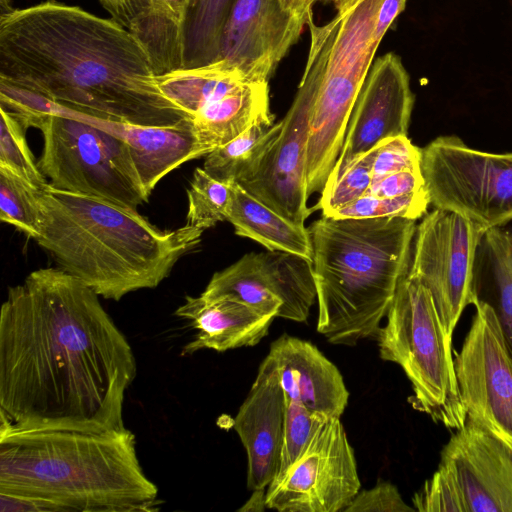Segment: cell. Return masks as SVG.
<instances>
[{"label":"cell","instance_id":"6da1fadb","mask_svg":"<svg viewBox=\"0 0 512 512\" xmlns=\"http://www.w3.org/2000/svg\"><path fill=\"white\" fill-rule=\"evenodd\" d=\"M79 279L53 267L8 289L0 310V419L19 428H124L132 347Z\"/></svg>","mask_w":512,"mask_h":512},{"label":"cell","instance_id":"7a4b0ae2","mask_svg":"<svg viewBox=\"0 0 512 512\" xmlns=\"http://www.w3.org/2000/svg\"><path fill=\"white\" fill-rule=\"evenodd\" d=\"M125 26L47 0L0 16V82L92 117L142 126L188 118L166 99Z\"/></svg>","mask_w":512,"mask_h":512},{"label":"cell","instance_id":"3957f363","mask_svg":"<svg viewBox=\"0 0 512 512\" xmlns=\"http://www.w3.org/2000/svg\"><path fill=\"white\" fill-rule=\"evenodd\" d=\"M0 491L53 502L62 512L159 509L158 487L126 427L19 428L0 419Z\"/></svg>","mask_w":512,"mask_h":512},{"label":"cell","instance_id":"277c9868","mask_svg":"<svg viewBox=\"0 0 512 512\" xmlns=\"http://www.w3.org/2000/svg\"><path fill=\"white\" fill-rule=\"evenodd\" d=\"M35 239L58 267L100 297L119 301L157 287L201 243L203 230L185 224L162 230L137 209L48 184L40 191Z\"/></svg>","mask_w":512,"mask_h":512},{"label":"cell","instance_id":"5b68a950","mask_svg":"<svg viewBox=\"0 0 512 512\" xmlns=\"http://www.w3.org/2000/svg\"><path fill=\"white\" fill-rule=\"evenodd\" d=\"M416 220L323 216L308 230L317 291V331L330 343L376 339L408 272Z\"/></svg>","mask_w":512,"mask_h":512},{"label":"cell","instance_id":"8992f818","mask_svg":"<svg viewBox=\"0 0 512 512\" xmlns=\"http://www.w3.org/2000/svg\"><path fill=\"white\" fill-rule=\"evenodd\" d=\"M383 0H338L336 15L307 21L310 47L300 83L312 94L306 179L308 198L321 193L341 152L357 97L381 42L376 22Z\"/></svg>","mask_w":512,"mask_h":512},{"label":"cell","instance_id":"52a82bcc","mask_svg":"<svg viewBox=\"0 0 512 512\" xmlns=\"http://www.w3.org/2000/svg\"><path fill=\"white\" fill-rule=\"evenodd\" d=\"M0 105L39 129L38 165L56 189L137 209L149 200L126 142L85 114L0 83Z\"/></svg>","mask_w":512,"mask_h":512},{"label":"cell","instance_id":"ba28073f","mask_svg":"<svg viewBox=\"0 0 512 512\" xmlns=\"http://www.w3.org/2000/svg\"><path fill=\"white\" fill-rule=\"evenodd\" d=\"M379 329V355L398 364L409 379L412 407L450 429L461 428L467 413L456 379L451 344L429 290L407 272L400 280Z\"/></svg>","mask_w":512,"mask_h":512},{"label":"cell","instance_id":"9c48e42d","mask_svg":"<svg viewBox=\"0 0 512 512\" xmlns=\"http://www.w3.org/2000/svg\"><path fill=\"white\" fill-rule=\"evenodd\" d=\"M420 170L434 209L457 213L484 230L512 220V152H485L443 135L421 149Z\"/></svg>","mask_w":512,"mask_h":512},{"label":"cell","instance_id":"30bf717a","mask_svg":"<svg viewBox=\"0 0 512 512\" xmlns=\"http://www.w3.org/2000/svg\"><path fill=\"white\" fill-rule=\"evenodd\" d=\"M484 231L467 218L440 209L426 214L416 228L408 272L429 290L450 342L462 312L475 303L473 263Z\"/></svg>","mask_w":512,"mask_h":512},{"label":"cell","instance_id":"8fae6325","mask_svg":"<svg viewBox=\"0 0 512 512\" xmlns=\"http://www.w3.org/2000/svg\"><path fill=\"white\" fill-rule=\"evenodd\" d=\"M360 487L345 429L340 418H329L300 457L266 488V506L279 512L344 511Z\"/></svg>","mask_w":512,"mask_h":512},{"label":"cell","instance_id":"7c38bea8","mask_svg":"<svg viewBox=\"0 0 512 512\" xmlns=\"http://www.w3.org/2000/svg\"><path fill=\"white\" fill-rule=\"evenodd\" d=\"M454 369L467 417L512 445V349L493 308L477 300Z\"/></svg>","mask_w":512,"mask_h":512},{"label":"cell","instance_id":"4fadbf2b","mask_svg":"<svg viewBox=\"0 0 512 512\" xmlns=\"http://www.w3.org/2000/svg\"><path fill=\"white\" fill-rule=\"evenodd\" d=\"M415 96L400 56L389 52L372 63L352 110L344 143L325 185L388 138L407 136Z\"/></svg>","mask_w":512,"mask_h":512},{"label":"cell","instance_id":"5bb4252c","mask_svg":"<svg viewBox=\"0 0 512 512\" xmlns=\"http://www.w3.org/2000/svg\"><path fill=\"white\" fill-rule=\"evenodd\" d=\"M312 94L301 83L279 135L266 153L257 173L239 184L263 204L289 221L304 225L307 207V144Z\"/></svg>","mask_w":512,"mask_h":512},{"label":"cell","instance_id":"9a60e30c","mask_svg":"<svg viewBox=\"0 0 512 512\" xmlns=\"http://www.w3.org/2000/svg\"><path fill=\"white\" fill-rule=\"evenodd\" d=\"M466 512H512V445L467 417L441 451Z\"/></svg>","mask_w":512,"mask_h":512},{"label":"cell","instance_id":"2e32d148","mask_svg":"<svg viewBox=\"0 0 512 512\" xmlns=\"http://www.w3.org/2000/svg\"><path fill=\"white\" fill-rule=\"evenodd\" d=\"M306 23L280 0H236L223 31L219 60L251 82H268Z\"/></svg>","mask_w":512,"mask_h":512},{"label":"cell","instance_id":"e0dca14e","mask_svg":"<svg viewBox=\"0 0 512 512\" xmlns=\"http://www.w3.org/2000/svg\"><path fill=\"white\" fill-rule=\"evenodd\" d=\"M285 410L276 361L268 353L233 424L247 453L249 490L266 489L278 474Z\"/></svg>","mask_w":512,"mask_h":512},{"label":"cell","instance_id":"ac0fdd59","mask_svg":"<svg viewBox=\"0 0 512 512\" xmlns=\"http://www.w3.org/2000/svg\"><path fill=\"white\" fill-rule=\"evenodd\" d=\"M269 354L276 361L284 394L327 419L340 418L349 392L338 368L311 342L281 335Z\"/></svg>","mask_w":512,"mask_h":512},{"label":"cell","instance_id":"d6986e66","mask_svg":"<svg viewBox=\"0 0 512 512\" xmlns=\"http://www.w3.org/2000/svg\"><path fill=\"white\" fill-rule=\"evenodd\" d=\"M175 315L191 323L195 337L183 348V355L202 349L224 352L254 346L269 332L274 316L260 313L230 296H186Z\"/></svg>","mask_w":512,"mask_h":512},{"label":"cell","instance_id":"ffe728a7","mask_svg":"<svg viewBox=\"0 0 512 512\" xmlns=\"http://www.w3.org/2000/svg\"><path fill=\"white\" fill-rule=\"evenodd\" d=\"M87 116L126 142L149 196L174 169L208 154L189 118L171 125L142 126Z\"/></svg>","mask_w":512,"mask_h":512},{"label":"cell","instance_id":"44dd1931","mask_svg":"<svg viewBox=\"0 0 512 512\" xmlns=\"http://www.w3.org/2000/svg\"><path fill=\"white\" fill-rule=\"evenodd\" d=\"M272 116L268 82L244 80L228 93L207 103L191 121L200 143L209 154L259 120Z\"/></svg>","mask_w":512,"mask_h":512},{"label":"cell","instance_id":"7402d4cb","mask_svg":"<svg viewBox=\"0 0 512 512\" xmlns=\"http://www.w3.org/2000/svg\"><path fill=\"white\" fill-rule=\"evenodd\" d=\"M226 221L233 225L235 234L252 239L269 251L290 252L312 260L308 228L289 221L236 182L231 184Z\"/></svg>","mask_w":512,"mask_h":512},{"label":"cell","instance_id":"603a6c76","mask_svg":"<svg viewBox=\"0 0 512 512\" xmlns=\"http://www.w3.org/2000/svg\"><path fill=\"white\" fill-rule=\"evenodd\" d=\"M472 288L496 313L512 349V230L483 232L474 257Z\"/></svg>","mask_w":512,"mask_h":512},{"label":"cell","instance_id":"cb8c5ba5","mask_svg":"<svg viewBox=\"0 0 512 512\" xmlns=\"http://www.w3.org/2000/svg\"><path fill=\"white\" fill-rule=\"evenodd\" d=\"M246 80L236 69L222 60L157 74L155 82L163 96L189 119L207 103L226 94Z\"/></svg>","mask_w":512,"mask_h":512},{"label":"cell","instance_id":"d4e9b609","mask_svg":"<svg viewBox=\"0 0 512 512\" xmlns=\"http://www.w3.org/2000/svg\"><path fill=\"white\" fill-rule=\"evenodd\" d=\"M236 0H186L180 26V68L219 60L223 31Z\"/></svg>","mask_w":512,"mask_h":512},{"label":"cell","instance_id":"484cf974","mask_svg":"<svg viewBox=\"0 0 512 512\" xmlns=\"http://www.w3.org/2000/svg\"><path fill=\"white\" fill-rule=\"evenodd\" d=\"M272 291L282 301L278 317L304 322L317 298L313 261L284 251L259 253Z\"/></svg>","mask_w":512,"mask_h":512},{"label":"cell","instance_id":"4316f807","mask_svg":"<svg viewBox=\"0 0 512 512\" xmlns=\"http://www.w3.org/2000/svg\"><path fill=\"white\" fill-rule=\"evenodd\" d=\"M282 123L274 116L261 119L227 144L205 156L203 169L212 177L242 184L257 173L266 153L279 135Z\"/></svg>","mask_w":512,"mask_h":512},{"label":"cell","instance_id":"83f0119b","mask_svg":"<svg viewBox=\"0 0 512 512\" xmlns=\"http://www.w3.org/2000/svg\"><path fill=\"white\" fill-rule=\"evenodd\" d=\"M205 297L230 296L260 313L278 317L282 306L263 271L259 253L250 252L232 265L213 274Z\"/></svg>","mask_w":512,"mask_h":512},{"label":"cell","instance_id":"f1b7e54d","mask_svg":"<svg viewBox=\"0 0 512 512\" xmlns=\"http://www.w3.org/2000/svg\"><path fill=\"white\" fill-rule=\"evenodd\" d=\"M39 189L0 168V220L32 239L40 234L42 213Z\"/></svg>","mask_w":512,"mask_h":512},{"label":"cell","instance_id":"f546056e","mask_svg":"<svg viewBox=\"0 0 512 512\" xmlns=\"http://www.w3.org/2000/svg\"><path fill=\"white\" fill-rule=\"evenodd\" d=\"M231 184L212 177L203 167H197L187 189L186 224L204 231L225 221Z\"/></svg>","mask_w":512,"mask_h":512},{"label":"cell","instance_id":"4dcf8cb0","mask_svg":"<svg viewBox=\"0 0 512 512\" xmlns=\"http://www.w3.org/2000/svg\"><path fill=\"white\" fill-rule=\"evenodd\" d=\"M0 118V168L42 190L48 182L28 146L26 127L17 116L2 106Z\"/></svg>","mask_w":512,"mask_h":512},{"label":"cell","instance_id":"1f68e13d","mask_svg":"<svg viewBox=\"0 0 512 512\" xmlns=\"http://www.w3.org/2000/svg\"><path fill=\"white\" fill-rule=\"evenodd\" d=\"M377 147L355 160L341 177L325 187L314 209L331 217L336 211L366 195L373 181V164Z\"/></svg>","mask_w":512,"mask_h":512},{"label":"cell","instance_id":"d6a6232c","mask_svg":"<svg viewBox=\"0 0 512 512\" xmlns=\"http://www.w3.org/2000/svg\"><path fill=\"white\" fill-rule=\"evenodd\" d=\"M285 402L280 467L275 478L282 476L300 457L317 430L327 420V418L308 410L298 400L285 396Z\"/></svg>","mask_w":512,"mask_h":512},{"label":"cell","instance_id":"836d02e7","mask_svg":"<svg viewBox=\"0 0 512 512\" xmlns=\"http://www.w3.org/2000/svg\"><path fill=\"white\" fill-rule=\"evenodd\" d=\"M426 190L399 197H378L366 194L352 204L336 211L332 218L403 217L417 220L428 208Z\"/></svg>","mask_w":512,"mask_h":512},{"label":"cell","instance_id":"e575fe53","mask_svg":"<svg viewBox=\"0 0 512 512\" xmlns=\"http://www.w3.org/2000/svg\"><path fill=\"white\" fill-rule=\"evenodd\" d=\"M412 502L420 512H466L465 503L453 475L443 466L414 494Z\"/></svg>","mask_w":512,"mask_h":512},{"label":"cell","instance_id":"d590c367","mask_svg":"<svg viewBox=\"0 0 512 512\" xmlns=\"http://www.w3.org/2000/svg\"><path fill=\"white\" fill-rule=\"evenodd\" d=\"M420 161L421 149L408 136L388 138L377 146L372 182L400 171H421Z\"/></svg>","mask_w":512,"mask_h":512},{"label":"cell","instance_id":"8d00e7d4","mask_svg":"<svg viewBox=\"0 0 512 512\" xmlns=\"http://www.w3.org/2000/svg\"><path fill=\"white\" fill-rule=\"evenodd\" d=\"M411 512L415 511L402 499L397 487L379 481L373 488L359 491L344 512Z\"/></svg>","mask_w":512,"mask_h":512},{"label":"cell","instance_id":"74e56055","mask_svg":"<svg viewBox=\"0 0 512 512\" xmlns=\"http://www.w3.org/2000/svg\"><path fill=\"white\" fill-rule=\"evenodd\" d=\"M425 190L421 171L405 170L372 182L367 194L378 197H399Z\"/></svg>","mask_w":512,"mask_h":512},{"label":"cell","instance_id":"f35d334b","mask_svg":"<svg viewBox=\"0 0 512 512\" xmlns=\"http://www.w3.org/2000/svg\"><path fill=\"white\" fill-rule=\"evenodd\" d=\"M128 20V29L146 48L149 43L156 0H122Z\"/></svg>","mask_w":512,"mask_h":512},{"label":"cell","instance_id":"ab89813d","mask_svg":"<svg viewBox=\"0 0 512 512\" xmlns=\"http://www.w3.org/2000/svg\"><path fill=\"white\" fill-rule=\"evenodd\" d=\"M0 512H62L53 502L0 491Z\"/></svg>","mask_w":512,"mask_h":512},{"label":"cell","instance_id":"60d3db41","mask_svg":"<svg viewBox=\"0 0 512 512\" xmlns=\"http://www.w3.org/2000/svg\"><path fill=\"white\" fill-rule=\"evenodd\" d=\"M406 0H383L377 15L376 35L382 40L394 20L404 10Z\"/></svg>","mask_w":512,"mask_h":512},{"label":"cell","instance_id":"b9f144b4","mask_svg":"<svg viewBox=\"0 0 512 512\" xmlns=\"http://www.w3.org/2000/svg\"><path fill=\"white\" fill-rule=\"evenodd\" d=\"M283 7L299 19L307 23L313 15L312 7L317 0H280Z\"/></svg>","mask_w":512,"mask_h":512},{"label":"cell","instance_id":"7bdbcfd3","mask_svg":"<svg viewBox=\"0 0 512 512\" xmlns=\"http://www.w3.org/2000/svg\"><path fill=\"white\" fill-rule=\"evenodd\" d=\"M267 509L266 489H257L252 491L250 498L238 509L241 512H262Z\"/></svg>","mask_w":512,"mask_h":512},{"label":"cell","instance_id":"ee69618b","mask_svg":"<svg viewBox=\"0 0 512 512\" xmlns=\"http://www.w3.org/2000/svg\"><path fill=\"white\" fill-rule=\"evenodd\" d=\"M111 18L128 28V20L122 0H99Z\"/></svg>","mask_w":512,"mask_h":512},{"label":"cell","instance_id":"f6af8a7d","mask_svg":"<svg viewBox=\"0 0 512 512\" xmlns=\"http://www.w3.org/2000/svg\"><path fill=\"white\" fill-rule=\"evenodd\" d=\"M1 14L0 16L6 15L14 10L12 8V0H0Z\"/></svg>","mask_w":512,"mask_h":512},{"label":"cell","instance_id":"bcb514c9","mask_svg":"<svg viewBox=\"0 0 512 512\" xmlns=\"http://www.w3.org/2000/svg\"><path fill=\"white\" fill-rule=\"evenodd\" d=\"M317 1H320V0H317ZM326 1H331L335 4L338 0H326Z\"/></svg>","mask_w":512,"mask_h":512}]
</instances>
